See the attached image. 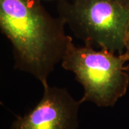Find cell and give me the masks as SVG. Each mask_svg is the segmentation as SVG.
<instances>
[{
	"label": "cell",
	"instance_id": "obj_1",
	"mask_svg": "<svg viewBox=\"0 0 129 129\" xmlns=\"http://www.w3.org/2000/svg\"><path fill=\"white\" fill-rule=\"evenodd\" d=\"M65 25L40 0H0V28L12 43L14 67L31 74L43 87L72 41Z\"/></svg>",
	"mask_w": 129,
	"mask_h": 129
},
{
	"label": "cell",
	"instance_id": "obj_2",
	"mask_svg": "<svg viewBox=\"0 0 129 129\" xmlns=\"http://www.w3.org/2000/svg\"><path fill=\"white\" fill-rule=\"evenodd\" d=\"M129 61L124 53L115 54L86 46H68L61 63L74 73L84 88L81 103L91 102L99 107L113 106L126 93L129 85Z\"/></svg>",
	"mask_w": 129,
	"mask_h": 129
},
{
	"label": "cell",
	"instance_id": "obj_3",
	"mask_svg": "<svg viewBox=\"0 0 129 129\" xmlns=\"http://www.w3.org/2000/svg\"><path fill=\"white\" fill-rule=\"evenodd\" d=\"M59 17L85 46L124 53L129 9L113 0H59Z\"/></svg>",
	"mask_w": 129,
	"mask_h": 129
},
{
	"label": "cell",
	"instance_id": "obj_4",
	"mask_svg": "<svg viewBox=\"0 0 129 129\" xmlns=\"http://www.w3.org/2000/svg\"><path fill=\"white\" fill-rule=\"evenodd\" d=\"M40 101L29 112L18 116L11 129H77L80 100L67 89L47 85Z\"/></svg>",
	"mask_w": 129,
	"mask_h": 129
},
{
	"label": "cell",
	"instance_id": "obj_5",
	"mask_svg": "<svg viewBox=\"0 0 129 129\" xmlns=\"http://www.w3.org/2000/svg\"><path fill=\"white\" fill-rule=\"evenodd\" d=\"M124 53L128 57L129 60V33H127L126 37V40H125V51Z\"/></svg>",
	"mask_w": 129,
	"mask_h": 129
},
{
	"label": "cell",
	"instance_id": "obj_6",
	"mask_svg": "<svg viewBox=\"0 0 129 129\" xmlns=\"http://www.w3.org/2000/svg\"><path fill=\"white\" fill-rule=\"evenodd\" d=\"M113 1H115L116 2L120 3L122 6L129 9V0H113Z\"/></svg>",
	"mask_w": 129,
	"mask_h": 129
},
{
	"label": "cell",
	"instance_id": "obj_7",
	"mask_svg": "<svg viewBox=\"0 0 129 129\" xmlns=\"http://www.w3.org/2000/svg\"><path fill=\"white\" fill-rule=\"evenodd\" d=\"M127 33H129V26H128V31H127Z\"/></svg>",
	"mask_w": 129,
	"mask_h": 129
}]
</instances>
